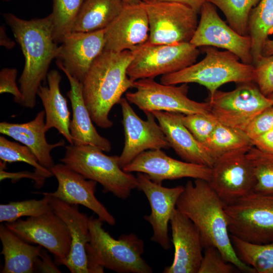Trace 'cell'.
Wrapping results in <instances>:
<instances>
[{
	"mask_svg": "<svg viewBox=\"0 0 273 273\" xmlns=\"http://www.w3.org/2000/svg\"><path fill=\"white\" fill-rule=\"evenodd\" d=\"M225 205L208 181L195 179L194 183L189 180L186 183L176 208L195 224L204 249L209 246L216 247L226 261L241 271L256 273L235 252L228 230Z\"/></svg>",
	"mask_w": 273,
	"mask_h": 273,
	"instance_id": "cell-1",
	"label": "cell"
},
{
	"mask_svg": "<svg viewBox=\"0 0 273 273\" xmlns=\"http://www.w3.org/2000/svg\"><path fill=\"white\" fill-rule=\"evenodd\" d=\"M3 17L25 59L18 81L22 94L20 105L33 109L36 104L38 89L47 78L50 65L56 58L59 47L53 37L52 16L50 14L44 18L28 20L10 13L4 14Z\"/></svg>",
	"mask_w": 273,
	"mask_h": 273,
	"instance_id": "cell-2",
	"label": "cell"
},
{
	"mask_svg": "<svg viewBox=\"0 0 273 273\" xmlns=\"http://www.w3.org/2000/svg\"><path fill=\"white\" fill-rule=\"evenodd\" d=\"M132 58L130 51L115 52L104 50L82 82L85 105L93 121L102 128L113 126L109 117L111 110L119 104L125 92L133 87L134 82L127 74Z\"/></svg>",
	"mask_w": 273,
	"mask_h": 273,
	"instance_id": "cell-3",
	"label": "cell"
},
{
	"mask_svg": "<svg viewBox=\"0 0 273 273\" xmlns=\"http://www.w3.org/2000/svg\"><path fill=\"white\" fill-rule=\"evenodd\" d=\"M98 218L89 217L90 240L85 250L88 273H103L107 268L118 273H152L143 258L144 242L133 233L112 237Z\"/></svg>",
	"mask_w": 273,
	"mask_h": 273,
	"instance_id": "cell-4",
	"label": "cell"
},
{
	"mask_svg": "<svg viewBox=\"0 0 273 273\" xmlns=\"http://www.w3.org/2000/svg\"><path fill=\"white\" fill-rule=\"evenodd\" d=\"M205 56L200 62L177 72L163 75L160 83L167 85L196 83L204 86L213 95L222 85L231 82H254L255 67L239 61L229 51H219L212 47H202Z\"/></svg>",
	"mask_w": 273,
	"mask_h": 273,
	"instance_id": "cell-5",
	"label": "cell"
},
{
	"mask_svg": "<svg viewBox=\"0 0 273 273\" xmlns=\"http://www.w3.org/2000/svg\"><path fill=\"white\" fill-rule=\"evenodd\" d=\"M65 147L64 156L60 161L84 178L99 183L103 192L126 199L138 189L136 176L122 169L119 156L107 155L100 148L89 145Z\"/></svg>",
	"mask_w": 273,
	"mask_h": 273,
	"instance_id": "cell-6",
	"label": "cell"
},
{
	"mask_svg": "<svg viewBox=\"0 0 273 273\" xmlns=\"http://www.w3.org/2000/svg\"><path fill=\"white\" fill-rule=\"evenodd\" d=\"M231 235L255 244L273 242V195L252 191L225 205Z\"/></svg>",
	"mask_w": 273,
	"mask_h": 273,
	"instance_id": "cell-7",
	"label": "cell"
},
{
	"mask_svg": "<svg viewBox=\"0 0 273 273\" xmlns=\"http://www.w3.org/2000/svg\"><path fill=\"white\" fill-rule=\"evenodd\" d=\"M131 52L127 74L133 82L177 72L194 64L200 54L191 42L157 44L148 41Z\"/></svg>",
	"mask_w": 273,
	"mask_h": 273,
	"instance_id": "cell-8",
	"label": "cell"
},
{
	"mask_svg": "<svg viewBox=\"0 0 273 273\" xmlns=\"http://www.w3.org/2000/svg\"><path fill=\"white\" fill-rule=\"evenodd\" d=\"M147 14L148 42L157 44L190 42L198 26V13L176 2L150 1L140 4Z\"/></svg>",
	"mask_w": 273,
	"mask_h": 273,
	"instance_id": "cell-9",
	"label": "cell"
},
{
	"mask_svg": "<svg viewBox=\"0 0 273 273\" xmlns=\"http://www.w3.org/2000/svg\"><path fill=\"white\" fill-rule=\"evenodd\" d=\"M188 84L177 86L159 83L152 78L141 79L134 81L135 91L127 92L125 98L145 113L164 111L185 115L210 114L208 102H198L188 98Z\"/></svg>",
	"mask_w": 273,
	"mask_h": 273,
	"instance_id": "cell-10",
	"label": "cell"
},
{
	"mask_svg": "<svg viewBox=\"0 0 273 273\" xmlns=\"http://www.w3.org/2000/svg\"><path fill=\"white\" fill-rule=\"evenodd\" d=\"M254 83H239L229 92L216 90L207 102L210 114L220 123L244 130L256 115L273 106Z\"/></svg>",
	"mask_w": 273,
	"mask_h": 273,
	"instance_id": "cell-11",
	"label": "cell"
},
{
	"mask_svg": "<svg viewBox=\"0 0 273 273\" xmlns=\"http://www.w3.org/2000/svg\"><path fill=\"white\" fill-rule=\"evenodd\" d=\"M6 226L28 243L37 244L55 257L56 263L64 265L71 246V237L64 221L53 210L37 216L6 222Z\"/></svg>",
	"mask_w": 273,
	"mask_h": 273,
	"instance_id": "cell-12",
	"label": "cell"
},
{
	"mask_svg": "<svg viewBox=\"0 0 273 273\" xmlns=\"http://www.w3.org/2000/svg\"><path fill=\"white\" fill-rule=\"evenodd\" d=\"M119 104L124 133V147L119 156L122 168L145 151L171 148L152 112L145 113L147 119L144 120L135 113L126 98H122Z\"/></svg>",
	"mask_w": 273,
	"mask_h": 273,
	"instance_id": "cell-13",
	"label": "cell"
},
{
	"mask_svg": "<svg viewBox=\"0 0 273 273\" xmlns=\"http://www.w3.org/2000/svg\"><path fill=\"white\" fill-rule=\"evenodd\" d=\"M200 19L190 42L196 47L222 48L236 55L242 62L253 64L249 35H242L221 19L216 7L206 2L200 11Z\"/></svg>",
	"mask_w": 273,
	"mask_h": 273,
	"instance_id": "cell-14",
	"label": "cell"
},
{
	"mask_svg": "<svg viewBox=\"0 0 273 273\" xmlns=\"http://www.w3.org/2000/svg\"><path fill=\"white\" fill-rule=\"evenodd\" d=\"M246 153L224 155L216 160L211 168L208 183L225 205L254 191L255 178Z\"/></svg>",
	"mask_w": 273,
	"mask_h": 273,
	"instance_id": "cell-15",
	"label": "cell"
},
{
	"mask_svg": "<svg viewBox=\"0 0 273 273\" xmlns=\"http://www.w3.org/2000/svg\"><path fill=\"white\" fill-rule=\"evenodd\" d=\"M136 177L138 189L145 194L150 205L151 213L149 215H145L144 219L152 228L151 240L167 250L171 247L168 235V223L185 186L164 187L162 184L152 181L143 173L138 172Z\"/></svg>",
	"mask_w": 273,
	"mask_h": 273,
	"instance_id": "cell-16",
	"label": "cell"
},
{
	"mask_svg": "<svg viewBox=\"0 0 273 273\" xmlns=\"http://www.w3.org/2000/svg\"><path fill=\"white\" fill-rule=\"evenodd\" d=\"M61 43L55 58L57 66L82 83L94 61L105 49V29L71 32Z\"/></svg>",
	"mask_w": 273,
	"mask_h": 273,
	"instance_id": "cell-17",
	"label": "cell"
},
{
	"mask_svg": "<svg viewBox=\"0 0 273 273\" xmlns=\"http://www.w3.org/2000/svg\"><path fill=\"white\" fill-rule=\"evenodd\" d=\"M129 173L147 174L153 181L162 184L165 180L185 177L209 181L212 168L207 166L181 161L170 157L161 149L145 151L122 168Z\"/></svg>",
	"mask_w": 273,
	"mask_h": 273,
	"instance_id": "cell-18",
	"label": "cell"
},
{
	"mask_svg": "<svg viewBox=\"0 0 273 273\" xmlns=\"http://www.w3.org/2000/svg\"><path fill=\"white\" fill-rule=\"evenodd\" d=\"M50 170L58 181L54 192L49 196L70 204L81 205L92 211L103 222L114 225L115 217L95 196L97 183L84 178L64 163L55 164Z\"/></svg>",
	"mask_w": 273,
	"mask_h": 273,
	"instance_id": "cell-19",
	"label": "cell"
},
{
	"mask_svg": "<svg viewBox=\"0 0 273 273\" xmlns=\"http://www.w3.org/2000/svg\"><path fill=\"white\" fill-rule=\"evenodd\" d=\"M174 248L171 264L164 273H198L203 254L200 233L193 222L176 208L170 220Z\"/></svg>",
	"mask_w": 273,
	"mask_h": 273,
	"instance_id": "cell-20",
	"label": "cell"
},
{
	"mask_svg": "<svg viewBox=\"0 0 273 273\" xmlns=\"http://www.w3.org/2000/svg\"><path fill=\"white\" fill-rule=\"evenodd\" d=\"M147 14L141 4L125 5L105 29L104 50L115 52L133 51L149 38Z\"/></svg>",
	"mask_w": 273,
	"mask_h": 273,
	"instance_id": "cell-21",
	"label": "cell"
},
{
	"mask_svg": "<svg viewBox=\"0 0 273 273\" xmlns=\"http://www.w3.org/2000/svg\"><path fill=\"white\" fill-rule=\"evenodd\" d=\"M50 204L66 223L71 237V250L64 265L71 273H88L85 247L90 240L89 217L79 211L78 205L70 204L51 196Z\"/></svg>",
	"mask_w": 273,
	"mask_h": 273,
	"instance_id": "cell-22",
	"label": "cell"
},
{
	"mask_svg": "<svg viewBox=\"0 0 273 273\" xmlns=\"http://www.w3.org/2000/svg\"><path fill=\"white\" fill-rule=\"evenodd\" d=\"M166 138L177 155L186 162L212 168L214 160L183 124L180 113L154 111Z\"/></svg>",
	"mask_w": 273,
	"mask_h": 273,
	"instance_id": "cell-23",
	"label": "cell"
},
{
	"mask_svg": "<svg viewBox=\"0 0 273 273\" xmlns=\"http://www.w3.org/2000/svg\"><path fill=\"white\" fill-rule=\"evenodd\" d=\"M45 111L39 112L32 120L23 123H0V132L27 146L34 154L39 163L50 170L55 164L51 155L54 148L65 146V142L61 140L50 144L46 138Z\"/></svg>",
	"mask_w": 273,
	"mask_h": 273,
	"instance_id": "cell-24",
	"label": "cell"
},
{
	"mask_svg": "<svg viewBox=\"0 0 273 273\" xmlns=\"http://www.w3.org/2000/svg\"><path fill=\"white\" fill-rule=\"evenodd\" d=\"M62 70L68 78L70 85L67 96L70 101L72 110L69 130L73 145H89L100 148L103 151L110 152L112 149L111 143L98 133L93 123L83 97L82 83L66 70Z\"/></svg>",
	"mask_w": 273,
	"mask_h": 273,
	"instance_id": "cell-25",
	"label": "cell"
},
{
	"mask_svg": "<svg viewBox=\"0 0 273 273\" xmlns=\"http://www.w3.org/2000/svg\"><path fill=\"white\" fill-rule=\"evenodd\" d=\"M47 79L48 86L41 85L37 93L44 109L45 130L47 132L56 128L69 144L73 145L69 130L70 113L60 87L62 76L57 70H52L49 72Z\"/></svg>",
	"mask_w": 273,
	"mask_h": 273,
	"instance_id": "cell-26",
	"label": "cell"
},
{
	"mask_svg": "<svg viewBox=\"0 0 273 273\" xmlns=\"http://www.w3.org/2000/svg\"><path fill=\"white\" fill-rule=\"evenodd\" d=\"M1 254L5 263L1 273H32L35 271V262L42 247L32 246L9 230L0 225Z\"/></svg>",
	"mask_w": 273,
	"mask_h": 273,
	"instance_id": "cell-27",
	"label": "cell"
},
{
	"mask_svg": "<svg viewBox=\"0 0 273 273\" xmlns=\"http://www.w3.org/2000/svg\"><path fill=\"white\" fill-rule=\"evenodd\" d=\"M123 7L121 0H85L72 32L105 29L119 14Z\"/></svg>",
	"mask_w": 273,
	"mask_h": 273,
	"instance_id": "cell-28",
	"label": "cell"
},
{
	"mask_svg": "<svg viewBox=\"0 0 273 273\" xmlns=\"http://www.w3.org/2000/svg\"><path fill=\"white\" fill-rule=\"evenodd\" d=\"M204 147L215 161L228 154L246 153L253 145L244 130L218 122Z\"/></svg>",
	"mask_w": 273,
	"mask_h": 273,
	"instance_id": "cell-29",
	"label": "cell"
},
{
	"mask_svg": "<svg viewBox=\"0 0 273 273\" xmlns=\"http://www.w3.org/2000/svg\"><path fill=\"white\" fill-rule=\"evenodd\" d=\"M248 30L254 65L263 56V48L268 36L273 34V0H260L252 9L249 16Z\"/></svg>",
	"mask_w": 273,
	"mask_h": 273,
	"instance_id": "cell-30",
	"label": "cell"
},
{
	"mask_svg": "<svg viewBox=\"0 0 273 273\" xmlns=\"http://www.w3.org/2000/svg\"><path fill=\"white\" fill-rule=\"evenodd\" d=\"M230 237L235 252L243 262L256 273H273V242L255 244L233 235Z\"/></svg>",
	"mask_w": 273,
	"mask_h": 273,
	"instance_id": "cell-31",
	"label": "cell"
},
{
	"mask_svg": "<svg viewBox=\"0 0 273 273\" xmlns=\"http://www.w3.org/2000/svg\"><path fill=\"white\" fill-rule=\"evenodd\" d=\"M85 0H53V37L57 43L72 32L80 10Z\"/></svg>",
	"mask_w": 273,
	"mask_h": 273,
	"instance_id": "cell-32",
	"label": "cell"
},
{
	"mask_svg": "<svg viewBox=\"0 0 273 273\" xmlns=\"http://www.w3.org/2000/svg\"><path fill=\"white\" fill-rule=\"evenodd\" d=\"M260 0H207L218 7L229 25L239 34L249 35L248 20L251 10Z\"/></svg>",
	"mask_w": 273,
	"mask_h": 273,
	"instance_id": "cell-33",
	"label": "cell"
},
{
	"mask_svg": "<svg viewBox=\"0 0 273 273\" xmlns=\"http://www.w3.org/2000/svg\"><path fill=\"white\" fill-rule=\"evenodd\" d=\"M39 193L43 195L40 200L29 199L1 204L0 222H12L23 216H37L52 210L50 196L44 192Z\"/></svg>",
	"mask_w": 273,
	"mask_h": 273,
	"instance_id": "cell-34",
	"label": "cell"
},
{
	"mask_svg": "<svg viewBox=\"0 0 273 273\" xmlns=\"http://www.w3.org/2000/svg\"><path fill=\"white\" fill-rule=\"evenodd\" d=\"M255 178L254 191L273 195V156L253 146L246 153Z\"/></svg>",
	"mask_w": 273,
	"mask_h": 273,
	"instance_id": "cell-35",
	"label": "cell"
},
{
	"mask_svg": "<svg viewBox=\"0 0 273 273\" xmlns=\"http://www.w3.org/2000/svg\"><path fill=\"white\" fill-rule=\"evenodd\" d=\"M0 159L6 163L22 162L34 168V170L47 178L53 174L51 171L42 166L32 151L26 146L9 141L5 136H0Z\"/></svg>",
	"mask_w": 273,
	"mask_h": 273,
	"instance_id": "cell-36",
	"label": "cell"
},
{
	"mask_svg": "<svg viewBox=\"0 0 273 273\" xmlns=\"http://www.w3.org/2000/svg\"><path fill=\"white\" fill-rule=\"evenodd\" d=\"M180 117L185 126L204 146L218 123L211 114H180Z\"/></svg>",
	"mask_w": 273,
	"mask_h": 273,
	"instance_id": "cell-37",
	"label": "cell"
},
{
	"mask_svg": "<svg viewBox=\"0 0 273 273\" xmlns=\"http://www.w3.org/2000/svg\"><path fill=\"white\" fill-rule=\"evenodd\" d=\"M234 266L224 259L218 249L209 246L204 248L198 273H232Z\"/></svg>",
	"mask_w": 273,
	"mask_h": 273,
	"instance_id": "cell-38",
	"label": "cell"
},
{
	"mask_svg": "<svg viewBox=\"0 0 273 273\" xmlns=\"http://www.w3.org/2000/svg\"><path fill=\"white\" fill-rule=\"evenodd\" d=\"M254 66V82L260 92L268 97L273 94V55L262 56Z\"/></svg>",
	"mask_w": 273,
	"mask_h": 273,
	"instance_id": "cell-39",
	"label": "cell"
},
{
	"mask_svg": "<svg viewBox=\"0 0 273 273\" xmlns=\"http://www.w3.org/2000/svg\"><path fill=\"white\" fill-rule=\"evenodd\" d=\"M273 129V106L256 115L244 131L251 140Z\"/></svg>",
	"mask_w": 273,
	"mask_h": 273,
	"instance_id": "cell-40",
	"label": "cell"
},
{
	"mask_svg": "<svg viewBox=\"0 0 273 273\" xmlns=\"http://www.w3.org/2000/svg\"><path fill=\"white\" fill-rule=\"evenodd\" d=\"M17 70L4 68L0 71V94L9 93L14 97V101L20 104L22 94L16 83Z\"/></svg>",
	"mask_w": 273,
	"mask_h": 273,
	"instance_id": "cell-41",
	"label": "cell"
},
{
	"mask_svg": "<svg viewBox=\"0 0 273 273\" xmlns=\"http://www.w3.org/2000/svg\"><path fill=\"white\" fill-rule=\"evenodd\" d=\"M5 169L0 168V179L1 181L5 179H11L13 183L17 181L21 178H27L33 180L35 181V186L37 188L41 187L46 179V177L40 173L35 171L29 172L28 171L9 172L5 170Z\"/></svg>",
	"mask_w": 273,
	"mask_h": 273,
	"instance_id": "cell-42",
	"label": "cell"
},
{
	"mask_svg": "<svg viewBox=\"0 0 273 273\" xmlns=\"http://www.w3.org/2000/svg\"><path fill=\"white\" fill-rule=\"evenodd\" d=\"M56 264L53 261L47 252L42 249L40 255L37 257L35 262V270H38L40 272H62Z\"/></svg>",
	"mask_w": 273,
	"mask_h": 273,
	"instance_id": "cell-43",
	"label": "cell"
},
{
	"mask_svg": "<svg viewBox=\"0 0 273 273\" xmlns=\"http://www.w3.org/2000/svg\"><path fill=\"white\" fill-rule=\"evenodd\" d=\"M253 146L273 156V129L252 140Z\"/></svg>",
	"mask_w": 273,
	"mask_h": 273,
	"instance_id": "cell-44",
	"label": "cell"
},
{
	"mask_svg": "<svg viewBox=\"0 0 273 273\" xmlns=\"http://www.w3.org/2000/svg\"><path fill=\"white\" fill-rule=\"evenodd\" d=\"M154 1H167L178 3L185 5L200 13L201 9L207 0H151Z\"/></svg>",
	"mask_w": 273,
	"mask_h": 273,
	"instance_id": "cell-45",
	"label": "cell"
},
{
	"mask_svg": "<svg viewBox=\"0 0 273 273\" xmlns=\"http://www.w3.org/2000/svg\"><path fill=\"white\" fill-rule=\"evenodd\" d=\"M0 44L7 49H11L15 46V43L7 35L4 25L0 27Z\"/></svg>",
	"mask_w": 273,
	"mask_h": 273,
	"instance_id": "cell-46",
	"label": "cell"
},
{
	"mask_svg": "<svg viewBox=\"0 0 273 273\" xmlns=\"http://www.w3.org/2000/svg\"><path fill=\"white\" fill-rule=\"evenodd\" d=\"M273 55V39H267L265 41L263 50V56H270Z\"/></svg>",
	"mask_w": 273,
	"mask_h": 273,
	"instance_id": "cell-47",
	"label": "cell"
},
{
	"mask_svg": "<svg viewBox=\"0 0 273 273\" xmlns=\"http://www.w3.org/2000/svg\"><path fill=\"white\" fill-rule=\"evenodd\" d=\"M124 5H139L144 2L150 1L151 0H121Z\"/></svg>",
	"mask_w": 273,
	"mask_h": 273,
	"instance_id": "cell-48",
	"label": "cell"
},
{
	"mask_svg": "<svg viewBox=\"0 0 273 273\" xmlns=\"http://www.w3.org/2000/svg\"><path fill=\"white\" fill-rule=\"evenodd\" d=\"M267 97L271 100V101L272 103H273V94H272L271 95H269V96H268Z\"/></svg>",
	"mask_w": 273,
	"mask_h": 273,
	"instance_id": "cell-49",
	"label": "cell"
},
{
	"mask_svg": "<svg viewBox=\"0 0 273 273\" xmlns=\"http://www.w3.org/2000/svg\"><path fill=\"white\" fill-rule=\"evenodd\" d=\"M4 1H5V2H8V1H11V0H3Z\"/></svg>",
	"mask_w": 273,
	"mask_h": 273,
	"instance_id": "cell-50",
	"label": "cell"
}]
</instances>
